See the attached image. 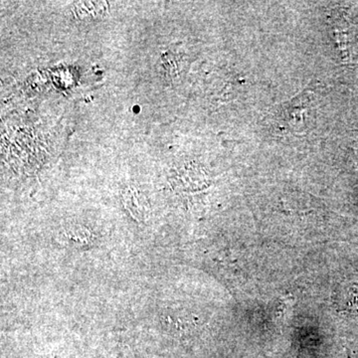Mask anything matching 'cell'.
Listing matches in <instances>:
<instances>
[{"label":"cell","instance_id":"cell-1","mask_svg":"<svg viewBox=\"0 0 358 358\" xmlns=\"http://www.w3.org/2000/svg\"><path fill=\"white\" fill-rule=\"evenodd\" d=\"M122 201L124 209L138 222H145L150 217V207L148 197L136 186H128L122 190Z\"/></svg>","mask_w":358,"mask_h":358},{"label":"cell","instance_id":"cell-3","mask_svg":"<svg viewBox=\"0 0 358 358\" xmlns=\"http://www.w3.org/2000/svg\"><path fill=\"white\" fill-rule=\"evenodd\" d=\"M75 4H76L74 6L75 15L82 20L101 16L106 11V3L103 4L102 2H78Z\"/></svg>","mask_w":358,"mask_h":358},{"label":"cell","instance_id":"cell-4","mask_svg":"<svg viewBox=\"0 0 358 358\" xmlns=\"http://www.w3.org/2000/svg\"><path fill=\"white\" fill-rule=\"evenodd\" d=\"M176 58L171 54H164L162 58V70L166 77H173L174 74H178V68H176Z\"/></svg>","mask_w":358,"mask_h":358},{"label":"cell","instance_id":"cell-2","mask_svg":"<svg viewBox=\"0 0 358 358\" xmlns=\"http://www.w3.org/2000/svg\"><path fill=\"white\" fill-rule=\"evenodd\" d=\"M64 235L69 244L75 248H87L94 243L95 236L88 227L83 225H72L66 228Z\"/></svg>","mask_w":358,"mask_h":358}]
</instances>
